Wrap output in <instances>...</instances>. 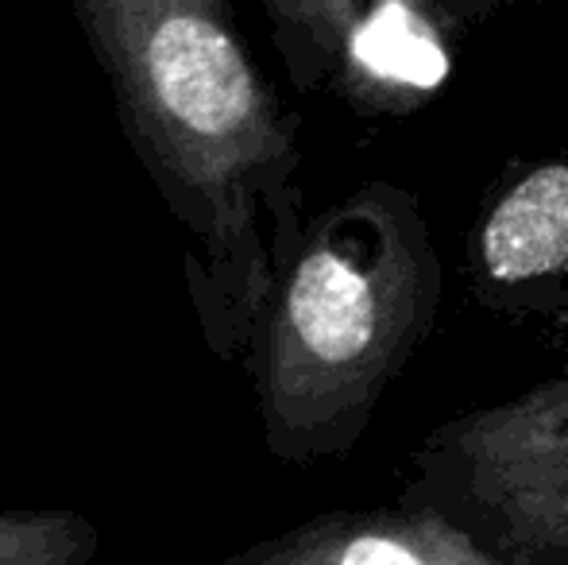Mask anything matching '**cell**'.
<instances>
[{"label": "cell", "mask_w": 568, "mask_h": 565, "mask_svg": "<svg viewBox=\"0 0 568 565\" xmlns=\"http://www.w3.org/2000/svg\"><path fill=\"white\" fill-rule=\"evenodd\" d=\"M503 565H568V364L429 430L398 492Z\"/></svg>", "instance_id": "3"}, {"label": "cell", "mask_w": 568, "mask_h": 565, "mask_svg": "<svg viewBox=\"0 0 568 565\" xmlns=\"http://www.w3.org/2000/svg\"><path fill=\"white\" fill-rule=\"evenodd\" d=\"M213 565H503L422 504L325 512Z\"/></svg>", "instance_id": "5"}, {"label": "cell", "mask_w": 568, "mask_h": 565, "mask_svg": "<svg viewBox=\"0 0 568 565\" xmlns=\"http://www.w3.org/2000/svg\"><path fill=\"white\" fill-rule=\"evenodd\" d=\"M442 252L410 186L367 179L306 218L247 341L263 445L283 465L344 457L437 325Z\"/></svg>", "instance_id": "2"}, {"label": "cell", "mask_w": 568, "mask_h": 565, "mask_svg": "<svg viewBox=\"0 0 568 565\" xmlns=\"http://www.w3.org/2000/svg\"><path fill=\"white\" fill-rule=\"evenodd\" d=\"M135 159L182 229L202 341L240 361L306 229L298 117L229 0H70Z\"/></svg>", "instance_id": "1"}, {"label": "cell", "mask_w": 568, "mask_h": 565, "mask_svg": "<svg viewBox=\"0 0 568 565\" xmlns=\"http://www.w3.org/2000/svg\"><path fill=\"white\" fill-rule=\"evenodd\" d=\"M437 12L445 16V23L453 28V36L479 28V23L495 20L503 12H515V8H534V4H549V0H434Z\"/></svg>", "instance_id": "8"}, {"label": "cell", "mask_w": 568, "mask_h": 565, "mask_svg": "<svg viewBox=\"0 0 568 565\" xmlns=\"http://www.w3.org/2000/svg\"><path fill=\"white\" fill-rule=\"evenodd\" d=\"M468 286L503 317L568 310V159L518 163L499 179L468 236Z\"/></svg>", "instance_id": "4"}, {"label": "cell", "mask_w": 568, "mask_h": 565, "mask_svg": "<svg viewBox=\"0 0 568 565\" xmlns=\"http://www.w3.org/2000/svg\"><path fill=\"white\" fill-rule=\"evenodd\" d=\"M101 531L74 507L0 512V565H90Z\"/></svg>", "instance_id": "7"}, {"label": "cell", "mask_w": 568, "mask_h": 565, "mask_svg": "<svg viewBox=\"0 0 568 565\" xmlns=\"http://www.w3.org/2000/svg\"><path fill=\"white\" fill-rule=\"evenodd\" d=\"M260 8L298 93H337L359 113L367 59L359 0H260Z\"/></svg>", "instance_id": "6"}]
</instances>
